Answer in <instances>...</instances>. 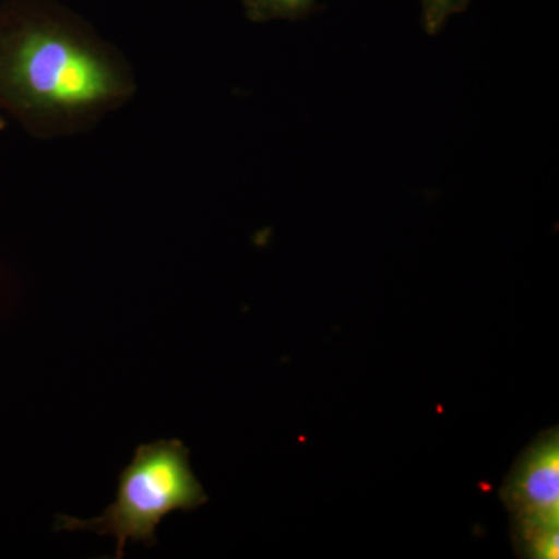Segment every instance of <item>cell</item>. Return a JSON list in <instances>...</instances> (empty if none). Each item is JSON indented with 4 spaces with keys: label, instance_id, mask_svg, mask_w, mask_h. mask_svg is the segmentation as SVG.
I'll return each mask as SVG.
<instances>
[{
    "label": "cell",
    "instance_id": "obj_2",
    "mask_svg": "<svg viewBox=\"0 0 559 559\" xmlns=\"http://www.w3.org/2000/svg\"><path fill=\"white\" fill-rule=\"evenodd\" d=\"M204 488L190 466V451L180 440L140 444L130 465L121 471L112 506L94 520L58 516L57 530L114 536L116 558L128 543L153 546L156 530L173 511L200 509L207 502Z\"/></svg>",
    "mask_w": 559,
    "mask_h": 559
},
{
    "label": "cell",
    "instance_id": "obj_3",
    "mask_svg": "<svg viewBox=\"0 0 559 559\" xmlns=\"http://www.w3.org/2000/svg\"><path fill=\"white\" fill-rule=\"evenodd\" d=\"M511 510L516 539L530 558H558L559 443L557 430L543 433L527 451L502 489Z\"/></svg>",
    "mask_w": 559,
    "mask_h": 559
},
{
    "label": "cell",
    "instance_id": "obj_6",
    "mask_svg": "<svg viewBox=\"0 0 559 559\" xmlns=\"http://www.w3.org/2000/svg\"><path fill=\"white\" fill-rule=\"evenodd\" d=\"M3 128H5V120H3L2 116H0V131H2Z\"/></svg>",
    "mask_w": 559,
    "mask_h": 559
},
{
    "label": "cell",
    "instance_id": "obj_4",
    "mask_svg": "<svg viewBox=\"0 0 559 559\" xmlns=\"http://www.w3.org/2000/svg\"><path fill=\"white\" fill-rule=\"evenodd\" d=\"M316 0H245L250 21L300 20L314 9Z\"/></svg>",
    "mask_w": 559,
    "mask_h": 559
},
{
    "label": "cell",
    "instance_id": "obj_1",
    "mask_svg": "<svg viewBox=\"0 0 559 559\" xmlns=\"http://www.w3.org/2000/svg\"><path fill=\"white\" fill-rule=\"evenodd\" d=\"M135 90L127 60L91 33L40 17L0 27V112L35 138L87 130Z\"/></svg>",
    "mask_w": 559,
    "mask_h": 559
},
{
    "label": "cell",
    "instance_id": "obj_5",
    "mask_svg": "<svg viewBox=\"0 0 559 559\" xmlns=\"http://www.w3.org/2000/svg\"><path fill=\"white\" fill-rule=\"evenodd\" d=\"M469 0H421L423 25L429 35H436L454 14L462 13Z\"/></svg>",
    "mask_w": 559,
    "mask_h": 559
}]
</instances>
